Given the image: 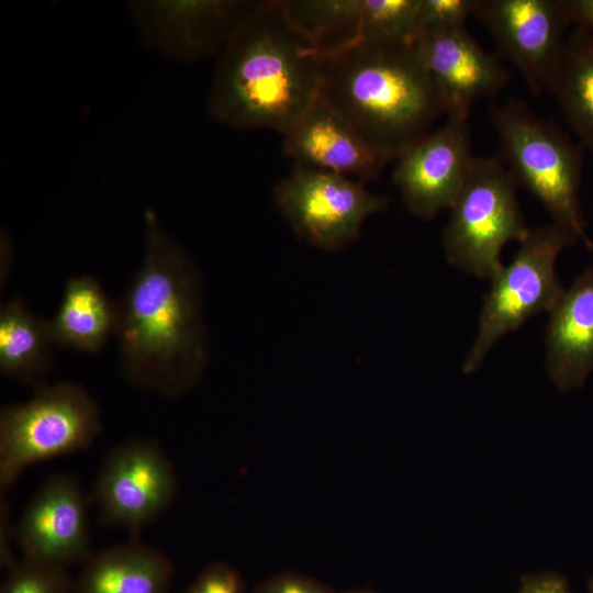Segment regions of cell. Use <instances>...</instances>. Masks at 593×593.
Here are the masks:
<instances>
[{"label": "cell", "mask_w": 593, "mask_h": 593, "mask_svg": "<svg viewBox=\"0 0 593 593\" xmlns=\"http://www.w3.org/2000/svg\"><path fill=\"white\" fill-rule=\"evenodd\" d=\"M421 0H360L361 41L413 44Z\"/></svg>", "instance_id": "obj_22"}, {"label": "cell", "mask_w": 593, "mask_h": 593, "mask_svg": "<svg viewBox=\"0 0 593 593\" xmlns=\"http://www.w3.org/2000/svg\"><path fill=\"white\" fill-rule=\"evenodd\" d=\"M254 593H337L329 585L295 572H280L257 584Z\"/></svg>", "instance_id": "obj_26"}, {"label": "cell", "mask_w": 593, "mask_h": 593, "mask_svg": "<svg viewBox=\"0 0 593 593\" xmlns=\"http://www.w3.org/2000/svg\"><path fill=\"white\" fill-rule=\"evenodd\" d=\"M172 579L166 555L134 541L91 553L74 582L75 593H169Z\"/></svg>", "instance_id": "obj_17"}, {"label": "cell", "mask_w": 593, "mask_h": 593, "mask_svg": "<svg viewBox=\"0 0 593 593\" xmlns=\"http://www.w3.org/2000/svg\"><path fill=\"white\" fill-rule=\"evenodd\" d=\"M575 242L571 233L553 223L529 228L508 265L490 279L478 332L461 365L463 373L477 371L505 334L550 311L564 289L557 275V259Z\"/></svg>", "instance_id": "obj_7"}, {"label": "cell", "mask_w": 593, "mask_h": 593, "mask_svg": "<svg viewBox=\"0 0 593 593\" xmlns=\"http://www.w3.org/2000/svg\"><path fill=\"white\" fill-rule=\"evenodd\" d=\"M366 182L295 165L275 188L278 208L294 233L310 244L338 250L354 242L363 221L385 210L390 199Z\"/></svg>", "instance_id": "obj_8"}, {"label": "cell", "mask_w": 593, "mask_h": 593, "mask_svg": "<svg viewBox=\"0 0 593 593\" xmlns=\"http://www.w3.org/2000/svg\"><path fill=\"white\" fill-rule=\"evenodd\" d=\"M340 593H376V592L368 589H353V590H347Z\"/></svg>", "instance_id": "obj_29"}, {"label": "cell", "mask_w": 593, "mask_h": 593, "mask_svg": "<svg viewBox=\"0 0 593 593\" xmlns=\"http://www.w3.org/2000/svg\"><path fill=\"white\" fill-rule=\"evenodd\" d=\"M584 150L593 155V33L574 26L550 89Z\"/></svg>", "instance_id": "obj_20"}, {"label": "cell", "mask_w": 593, "mask_h": 593, "mask_svg": "<svg viewBox=\"0 0 593 593\" xmlns=\"http://www.w3.org/2000/svg\"><path fill=\"white\" fill-rule=\"evenodd\" d=\"M413 45L441 96L446 116L468 118L475 101L494 97L508 81L499 56L484 51L466 26L423 34Z\"/></svg>", "instance_id": "obj_15"}, {"label": "cell", "mask_w": 593, "mask_h": 593, "mask_svg": "<svg viewBox=\"0 0 593 593\" xmlns=\"http://www.w3.org/2000/svg\"><path fill=\"white\" fill-rule=\"evenodd\" d=\"M548 314L546 372L561 392L581 389L593 371V265L563 289Z\"/></svg>", "instance_id": "obj_16"}, {"label": "cell", "mask_w": 593, "mask_h": 593, "mask_svg": "<svg viewBox=\"0 0 593 593\" xmlns=\"http://www.w3.org/2000/svg\"><path fill=\"white\" fill-rule=\"evenodd\" d=\"M102 429L100 410L80 384L45 383L26 401L0 412V489L26 468L89 447Z\"/></svg>", "instance_id": "obj_6"}, {"label": "cell", "mask_w": 593, "mask_h": 593, "mask_svg": "<svg viewBox=\"0 0 593 593\" xmlns=\"http://www.w3.org/2000/svg\"><path fill=\"white\" fill-rule=\"evenodd\" d=\"M183 593H247L246 585L232 566L212 562L190 583Z\"/></svg>", "instance_id": "obj_25"}, {"label": "cell", "mask_w": 593, "mask_h": 593, "mask_svg": "<svg viewBox=\"0 0 593 593\" xmlns=\"http://www.w3.org/2000/svg\"><path fill=\"white\" fill-rule=\"evenodd\" d=\"M566 5L571 24L593 33V0H566Z\"/></svg>", "instance_id": "obj_28"}, {"label": "cell", "mask_w": 593, "mask_h": 593, "mask_svg": "<svg viewBox=\"0 0 593 593\" xmlns=\"http://www.w3.org/2000/svg\"><path fill=\"white\" fill-rule=\"evenodd\" d=\"M321 58L318 97L394 159L446 115L413 44L360 41Z\"/></svg>", "instance_id": "obj_3"}, {"label": "cell", "mask_w": 593, "mask_h": 593, "mask_svg": "<svg viewBox=\"0 0 593 593\" xmlns=\"http://www.w3.org/2000/svg\"><path fill=\"white\" fill-rule=\"evenodd\" d=\"M292 26L321 57L337 54L361 41L360 0L280 1Z\"/></svg>", "instance_id": "obj_21"}, {"label": "cell", "mask_w": 593, "mask_h": 593, "mask_svg": "<svg viewBox=\"0 0 593 593\" xmlns=\"http://www.w3.org/2000/svg\"><path fill=\"white\" fill-rule=\"evenodd\" d=\"M88 506L79 482L66 473L48 477L15 528L22 559L67 569L90 556Z\"/></svg>", "instance_id": "obj_13"}, {"label": "cell", "mask_w": 593, "mask_h": 593, "mask_svg": "<svg viewBox=\"0 0 593 593\" xmlns=\"http://www.w3.org/2000/svg\"><path fill=\"white\" fill-rule=\"evenodd\" d=\"M588 589L590 593H593V574L590 577L588 581Z\"/></svg>", "instance_id": "obj_30"}, {"label": "cell", "mask_w": 593, "mask_h": 593, "mask_svg": "<svg viewBox=\"0 0 593 593\" xmlns=\"http://www.w3.org/2000/svg\"><path fill=\"white\" fill-rule=\"evenodd\" d=\"M177 491L176 471L163 449L132 438L104 457L93 495L105 521L137 533L169 507Z\"/></svg>", "instance_id": "obj_11"}, {"label": "cell", "mask_w": 593, "mask_h": 593, "mask_svg": "<svg viewBox=\"0 0 593 593\" xmlns=\"http://www.w3.org/2000/svg\"><path fill=\"white\" fill-rule=\"evenodd\" d=\"M474 155L468 118L447 116L396 157L393 181L411 214L430 220L450 209Z\"/></svg>", "instance_id": "obj_12"}, {"label": "cell", "mask_w": 593, "mask_h": 593, "mask_svg": "<svg viewBox=\"0 0 593 593\" xmlns=\"http://www.w3.org/2000/svg\"><path fill=\"white\" fill-rule=\"evenodd\" d=\"M54 345L47 320L32 313L20 299L1 304L0 371L35 389L46 383L53 367Z\"/></svg>", "instance_id": "obj_19"}, {"label": "cell", "mask_w": 593, "mask_h": 593, "mask_svg": "<svg viewBox=\"0 0 593 593\" xmlns=\"http://www.w3.org/2000/svg\"><path fill=\"white\" fill-rule=\"evenodd\" d=\"M261 1L135 0L130 16L147 48L192 63L217 57Z\"/></svg>", "instance_id": "obj_9"}, {"label": "cell", "mask_w": 593, "mask_h": 593, "mask_svg": "<svg viewBox=\"0 0 593 593\" xmlns=\"http://www.w3.org/2000/svg\"><path fill=\"white\" fill-rule=\"evenodd\" d=\"M142 262L118 302L119 369L132 387L179 398L209 358L200 272L154 210H146Z\"/></svg>", "instance_id": "obj_1"}, {"label": "cell", "mask_w": 593, "mask_h": 593, "mask_svg": "<svg viewBox=\"0 0 593 593\" xmlns=\"http://www.w3.org/2000/svg\"><path fill=\"white\" fill-rule=\"evenodd\" d=\"M0 593H75L67 569L26 559L7 571Z\"/></svg>", "instance_id": "obj_23"}, {"label": "cell", "mask_w": 593, "mask_h": 593, "mask_svg": "<svg viewBox=\"0 0 593 593\" xmlns=\"http://www.w3.org/2000/svg\"><path fill=\"white\" fill-rule=\"evenodd\" d=\"M475 16L532 96L550 92L572 25L566 0H480Z\"/></svg>", "instance_id": "obj_10"}, {"label": "cell", "mask_w": 593, "mask_h": 593, "mask_svg": "<svg viewBox=\"0 0 593 593\" xmlns=\"http://www.w3.org/2000/svg\"><path fill=\"white\" fill-rule=\"evenodd\" d=\"M116 324L118 302L89 275L66 280L57 311L47 320L54 345L89 354L105 346Z\"/></svg>", "instance_id": "obj_18"}, {"label": "cell", "mask_w": 593, "mask_h": 593, "mask_svg": "<svg viewBox=\"0 0 593 593\" xmlns=\"http://www.w3.org/2000/svg\"><path fill=\"white\" fill-rule=\"evenodd\" d=\"M488 118L499 139L497 156L517 186L541 203L553 224L593 253L580 200L584 161L581 144L519 100L490 104Z\"/></svg>", "instance_id": "obj_4"}, {"label": "cell", "mask_w": 593, "mask_h": 593, "mask_svg": "<svg viewBox=\"0 0 593 593\" xmlns=\"http://www.w3.org/2000/svg\"><path fill=\"white\" fill-rule=\"evenodd\" d=\"M517 187L499 156H474L443 232L444 253L451 266L489 280L502 268L503 247L511 240L522 242L530 228Z\"/></svg>", "instance_id": "obj_5"}, {"label": "cell", "mask_w": 593, "mask_h": 593, "mask_svg": "<svg viewBox=\"0 0 593 593\" xmlns=\"http://www.w3.org/2000/svg\"><path fill=\"white\" fill-rule=\"evenodd\" d=\"M282 135L283 152L295 165L363 182L374 180L394 160L318 96Z\"/></svg>", "instance_id": "obj_14"}, {"label": "cell", "mask_w": 593, "mask_h": 593, "mask_svg": "<svg viewBox=\"0 0 593 593\" xmlns=\"http://www.w3.org/2000/svg\"><path fill=\"white\" fill-rule=\"evenodd\" d=\"M321 59L280 1H261L216 57L208 112L235 130L283 134L317 98Z\"/></svg>", "instance_id": "obj_2"}, {"label": "cell", "mask_w": 593, "mask_h": 593, "mask_svg": "<svg viewBox=\"0 0 593 593\" xmlns=\"http://www.w3.org/2000/svg\"><path fill=\"white\" fill-rule=\"evenodd\" d=\"M480 0H421L417 36L465 27ZM415 38V40H416Z\"/></svg>", "instance_id": "obj_24"}, {"label": "cell", "mask_w": 593, "mask_h": 593, "mask_svg": "<svg viewBox=\"0 0 593 593\" xmlns=\"http://www.w3.org/2000/svg\"><path fill=\"white\" fill-rule=\"evenodd\" d=\"M516 593H571L568 581L556 572L525 574Z\"/></svg>", "instance_id": "obj_27"}]
</instances>
